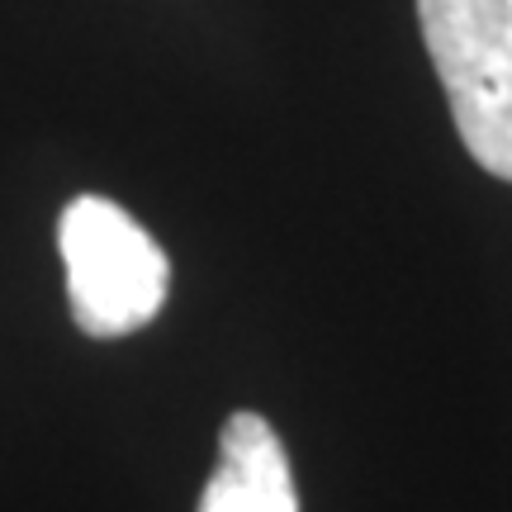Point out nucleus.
Wrapping results in <instances>:
<instances>
[{
  "mask_svg": "<svg viewBox=\"0 0 512 512\" xmlns=\"http://www.w3.org/2000/svg\"><path fill=\"white\" fill-rule=\"evenodd\" d=\"M72 318L86 337H128L166 304L171 261L128 209L105 195H76L57 219Z\"/></svg>",
  "mask_w": 512,
  "mask_h": 512,
  "instance_id": "f257e3e1",
  "label": "nucleus"
},
{
  "mask_svg": "<svg viewBox=\"0 0 512 512\" xmlns=\"http://www.w3.org/2000/svg\"><path fill=\"white\" fill-rule=\"evenodd\" d=\"M418 19L460 143L512 181V0H418Z\"/></svg>",
  "mask_w": 512,
  "mask_h": 512,
  "instance_id": "f03ea898",
  "label": "nucleus"
},
{
  "mask_svg": "<svg viewBox=\"0 0 512 512\" xmlns=\"http://www.w3.org/2000/svg\"><path fill=\"white\" fill-rule=\"evenodd\" d=\"M200 512H299L290 456L261 413H233L219 432V465Z\"/></svg>",
  "mask_w": 512,
  "mask_h": 512,
  "instance_id": "7ed1b4c3",
  "label": "nucleus"
}]
</instances>
